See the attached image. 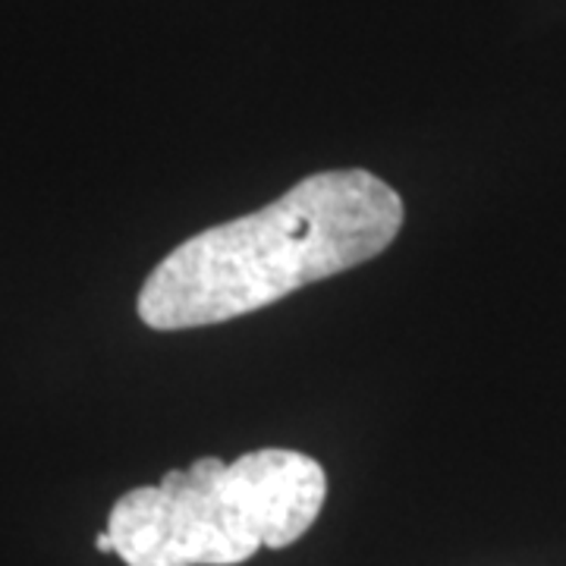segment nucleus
Returning a JSON list of instances; mask_svg holds the SVG:
<instances>
[{
  "mask_svg": "<svg viewBox=\"0 0 566 566\" xmlns=\"http://www.w3.org/2000/svg\"><path fill=\"white\" fill-rule=\"evenodd\" d=\"M403 199L368 170H322L281 199L180 243L139 290L151 331L233 322L371 262L397 240Z\"/></svg>",
  "mask_w": 566,
  "mask_h": 566,
  "instance_id": "1",
  "label": "nucleus"
},
{
  "mask_svg": "<svg viewBox=\"0 0 566 566\" xmlns=\"http://www.w3.org/2000/svg\"><path fill=\"white\" fill-rule=\"evenodd\" d=\"M95 547H98L102 554H114V538H111V532H107V528L95 535Z\"/></svg>",
  "mask_w": 566,
  "mask_h": 566,
  "instance_id": "3",
  "label": "nucleus"
},
{
  "mask_svg": "<svg viewBox=\"0 0 566 566\" xmlns=\"http://www.w3.org/2000/svg\"><path fill=\"white\" fill-rule=\"evenodd\" d=\"M126 566H237L264 547L245 453L233 463L202 457L170 469L161 485L126 491L107 516Z\"/></svg>",
  "mask_w": 566,
  "mask_h": 566,
  "instance_id": "2",
  "label": "nucleus"
}]
</instances>
